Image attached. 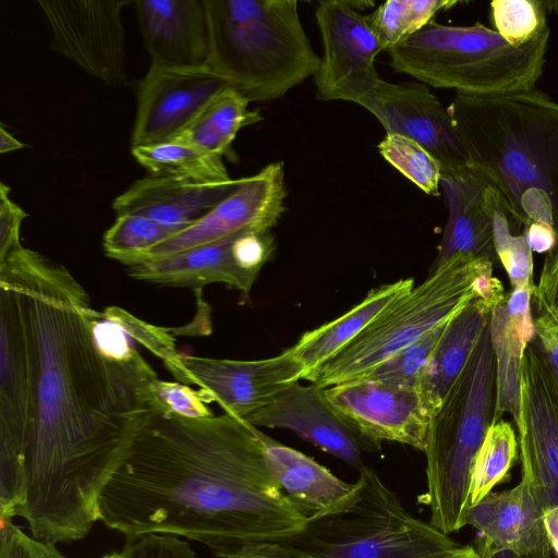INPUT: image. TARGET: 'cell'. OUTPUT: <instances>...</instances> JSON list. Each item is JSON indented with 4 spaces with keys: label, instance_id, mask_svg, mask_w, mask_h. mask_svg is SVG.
<instances>
[{
    "label": "cell",
    "instance_id": "cell-49",
    "mask_svg": "<svg viewBox=\"0 0 558 558\" xmlns=\"http://www.w3.org/2000/svg\"><path fill=\"white\" fill-rule=\"evenodd\" d=\"M24 147V144L15 138L9 131L1 124L0 126V153L5 154L17 150Z\"/></svg>",
    "mask_w": 558,
    "mask_h": 558
},
{
    "label": "cell",
    "instance_id": "cell-2",
    "mask_svg": "<svg viewBox=\"0 0 558 558\" xmlns=\"http://www.w3.org/2000/svg\"><path fill=\"white\" fill-rule=\"evenodd\" d=\"M259 432L228 413L157 410L99 496V521L125 539L173 535L229 558L250 543L300 533L308 519L274 476Z\"/></svg>",
    "mask_w": 558,
    "mask_h": 558
},
{
    "label": "cell",
    "instance_id": "cell-25",
    "mask_svg": "<svg viewBox=\"0 0 558 558\" xmlns=\"http://www.w3.org/2000/svg\"><path fill=\"white\" fill-rule=\"evenodd\" d=\"M234 238L129 266L128 274L136 280L171 287L196 289L223 283L248 295L257 275L239 264L233 252Z\"/></svg>",
    "mask_w": 558,
    "mask_h": 558
},
{
    "label": "cell",
    "instance_id": "cell-10",
    "mask_svg": "<svg viewBox=\"0 0 558 558\" xmlns=\"http://www.w3.org/2000/svg\"><path fill=\"white\" fill-rule=\"evenodd\" d=\"M360 10L355 1L322 0L317 4L323 56L314 78L319 100L359 105L381 80L374 63L384 50L369 14Z\"/></svg>",
    "mask_w": 558,
    "mask_h": 558
},
{
    "label": "cell",
    "instance_id": "cell-41",
    "mask_svg": "<svg viewBox=\"0 0 558 558\" xmlns=\"http://www.w3.org/2000/svg\"><path fill=\"white\" fill-rule=\"evenodd\" d=\"M93 333L100 352L110 359L125 360L137 351L125 330L102 313L93 323Z\"/></svg>",
    "mask_w": 558,
    "mask_h": 558
},
{
    "label": "cell",
    "instance_id": "cell-17",
    "mask_svg": "<svg viewBox=\"0 0 558 558\" xmlns=\"http://www.w3.org/2000/svg\"><path fill=\"white\" fill-rule=\"evenodd\" d=\"M228 83L208 65L150 64L138 85L131 148L177 137Z\"/></svg>",
    "mask_w": 558,
    "mask_h": 558
},
{
    "label": "cell",
    "instance_id": "cell-5",
    "mask_svg": "<svg viewBox=\"0 0 558 558\" xmlns=\"http://www.w3.org/2000/svg\"><path fill=\"white\" fill-rule=\"evenodd\" d=\"M550 28L521 47L482 24L454 26L432 21L387 50L390 65L417 82L457 94L490 97L536 88Z\"/></svg>",
    "mask_w": 558,
    "mask_h": 558
},
{
    "label": "cell",
    "instance_id": "cell-29",
    "mask_svg": "<svg viewBox=\"0 0 558 558\" xmlns=\"http://www.w3.org/2000/svg\"><path fill=\"white\" fill-rule=\"evenodd\" d=\"M131 153L150 177L198 182L231 180L221 157L211 155L186 142L171 140L137 146L132 147Z\"/></svg>",
    "mask_w": 558,
    "mask_h": 558
},
{
    "label": "cell",
    "instance_id": "cell-52",
    "mask_svg": "<svg viewBox=\"0 0 558 558\" xmlns=\"http://www.w3.org/2000/svg\"><path fill=\"white\" fill-rule=\"evenodd\" d=\"M101 558H122V555L120 551H118V553H111V554L105 555Z\"/></svg>",
    "mask_w": 558,
    "mask_h": 558
},
{
    "label": "cell",
    "instance_id": "cell-28",
    "mask_svg": "<svg viewBox=\"0 0 558 558\" xmlns=\"http://www.w3.org/2000/svg\"><path fill=\"white\" fill-rule=\"evenodd\" d=\"M251 101L227 87L217 94L196 118L173 140L190 143L211 155L232 158V143L239 131L263 120Z\"/></svg>",
    "mask_w": 558,
    "mask_h": 558
},
{
    "label": "cell",
    "instance_id": "cell-46",
    "mask_svg": "<svg viewBox=\"0 0 558 558\" xmlns=\"http://www.w3.org/2000/svg\"><path fill=\"white\" fill-rule=\"evenodd\" d=\"M523 234L533 252L549 253L558 246V233L547 223L531 222L524 227Z\"/></svg>",
    "mask_w": 558,
    "mask_h": 558
},
{
    "label": "cell",
    "instance_id": "cell-18",
    "mask_svg": "<svg viewBox=\"0 0 558 558\" xmlns=\"http://www.w3.org/2000/svg\"><path fill=\"white\" fill-rule=\"evenodd\" d=\"M245 422L256 428L288 429L359 472L366 466L361 439L329 405L324 388L315 384H294Z\"/></svg>",
    "mask_w": 558,
    "mask_h": 558
},
{
    "label": "cell",
    "instance_id": "cell-32",
    "mask_svg": "<svg viewBox=\"0 0 558 558\" xmlns=\"http://www.w3.org/2000/svg\"><path fill=\"white\" fill-rule=\"evenodd\" d=\"M459 3L456 0H388L369 16L383 50L387 51L430 23L439 11Z\"/></svg>",
    "mask_w": 558,
    "mask_h": 558
},
{
    "label": "cell",
    "instance_id": "cell-39",
    "mask_svg": "<svg viewBox=\"0 0 558 558\" xmlns=\"http://www.w3.org/2000/svg\"><path fill=\"white\" fill-rule=\"evenodd\" d=\"M0 558H69L57 545L26 534L13 520L0 521Z\"/></svg>",
    "mask_w": 558,
    "mask_h": 558
},
{
    "label": "cell",
    "instance_id": "cell-48",
    "mask_svg": "<svg viewBox=\"0 0 558 558\" xmlns=\"http://www.w3.org/2000/svg\"><path fill=\"white\" fill-rule=\"evenodd\" d=\"M544 523L550 547L558 557V507L544 511Z\"/></svg>",
    "mask_w": 558,
    "mask_h": 558
},
{
    "label": "cell",
    "instance_id": "cell-35",
    "mask_svg": "<svg viewBox=\"0 0 558 558\" xmlns=\"http://www.w3.org/2000/svg\"><path fill=\"white\" fill-rule=\"evenodd\" d=\"M490 8L495 31L513 47L531 43L548 26L541 0H494Z\"/></svg>",
    "mask_w": 558,
    "mask_h": 558
},
{
    "label": "cell",
    "instance_id": "cell-14",
    "mask_svg": "<svg viewBox=\"0 0 558 558\" xmlns=\"http://www.w3.org/2000/svg\"><path fill=\"white\" fill-rule=\"evenodd\" d=\"M189 385H196L206 403L245 421L281 392L303 379L304 367L292 351L263 360L238 361L180 354Z\"/></svg>",
    "mask_w": 558,
    "mask_h": 558
},
{
    "label": "cell",
    "instance_id": "cell-16",
    "mask_svg": "<svg viewBox=\"0 0 558 558\" xmlns=\"http://www.w3.org/2000/svg\"><path fill=\"white\" fill-rule=\"evenodd\" d=\"M525 478L543 512L558 507V401L530 342L521 364L520 418L515 423Z\"/></svg>",
    "mask_w": 558,
    "mask_h": 558
},
{
    "label": "cell",
    "instance_id": "cell-37",
    "mask_svg": "<svg viewBox=\"0 0 558 558\" xmlns=\"http://www.w3.org/2000/svg\"><path fill=\"white\" fill-rule=\"evenodd\" d=\"M102 316L119 324L133 341L159 357L179 383L189 385L187 376L180 362V354L175 350V341L169 333V329L150 325L117 306L107 307Z\"/></svg>",
    "mask_w": 558,
    "mask_h": 558
},
{
    "label": "cell",
    "instance_id": "cell-24",
    "mask_svg": "<svg viewBox=\"0 0 558 558\" xmlns=\"http://www.w3.org/2000/svg\"><path fill=\"white\" fill-rule=\"evenodd\" d=\"M259 435L274 476L308 520L340 509L355 496L359 481L344 482L303 452Z\"/></svg>",
    "mask_w": 558,
    "mask_h": 558
},
{
    "label": "cell",
    "instance_id": "cell-20",
    "mask_svg": "<svg viewBox=\"0 0 558 558\" xmlns=\"http://www.w3.org/2000/svg\"><path fill=\"white\" fill-rule=\"evenodd\" d=\"M133 4L150 64L207 65L209 35L204 0H136Z\"/></svg>",
    "mask_w": 558,
    "mask_h": 558
},
{
    "label": "cell",
    "instance_id": "cell-11",
    "mask_svg": "<svg viewBox=\"0 0 558 558\" xmlns=\"http://www.w3.org/2000/svg\"><path fill=\"white\" fill-rule=\"evenodd\" d=\"M51 48L110 87L128 84L122 11L128 0H38Z\"/></svg>",
    "mask_w": 558,
    "mask_h": 558
},
{
    "label": "cell",
    "instance_id": "cell-45",
    "mask_svg": "<svg viewBox=\"0 0 558 558\" xmlns=\"http://www.w3.org/2000/svg\"><path fill=\"white\" fill-rule=\"evenodd\" d=\"M229 558H315L283 539L250 543Z\"/></svg>",
    "mask_w": 558,
    "mask_h": 558
},
{
    "label": "cell",
    "instance_id": "cell-3",
    "mask_svg": "<svg viewBox=\"0 0 558 558\" xmlns=\"http://www.w3.org/2000/svg\"><path fill=\"white\" fill-rule=\"evenodd\" d=\"M448 110L472 166L506 211L524 227L543 222L558 233V102L536 88L456 94Z\"/></svg>",
    "mask_w": 558,
    "mask_h": 558
},
{
    "label": "cell",
    "instance_id": "cell-30",
    "mask_svg": "<svg viewBox=\"0 0 558 558\" xmlns=\"http://www.w3.org/2000/svg\"><path fill=\"white\" fill-rule=\"evenodd\" d=\"M519 457V441L511 423H493L476 456L470 488V507L480 502L508 477Z\"/></svg>",
    "mask_w": 558,
    "mask_h": 558
},
{
    "label": "cell",
    "instance_id": "cell-21",
    "mask_svg": "<svg viewBox=\"0 0 558 558\" xmlns=\"http://www.w3.org/2000/svg\"><path fill=\"white\" fill-rule=\"evenodd\" d=\"M241 182H223L147 175L135 181L114 198L112 208L118 215H140L180 232L210 211Z\"/></svg>",
    "mask_w": 558,
    "mask_h": 558
},
{
    "label": "cell",
    "instance_id": "cell-23",
    "mask_svg": "<svg viewBox=\"0 0 558 558\" xmlns=\"http://www.w3.org/2000/svg\"><path fill=\"white\" fill-rule=\"evenodd\" d=\"M532 289L514 288L506 301L495 305L489 316V333L495 361V408L493 423L509 413L520 418L521 364L535 335L531 312Z\"/></svg>",
    "mask_w": 558,
    "mask_h": 558
},
{
    "label": "cell",
    "instance_id": "cell-26",
    "mask_svg": "<svg viewBox=\"0 0 558 558\" xmlns=\"http://www.w3.org/2000/svg\"><path fill=\"white\" fill-rule=\"evenodd\" d=\"M493 306L474 299L448 319L423 373L420 391L433 418L464 371Z\"/></svg>",
    "mask_w": 558,
    "mask_h": 558
},
{
    "label": "cell",
    "instance_id": "cell-4",
    "mask_svg": "<svg viewBox=\"0 0 558 558\" xmlns=\"http://www.w3.org/2000/svg\"><path fill=\"white\" fill-rule=\"evenodd\" d=\"M207 65L250 101H269L315 76V52L296 0H204Z\"/></svg>",
    "mask_w": 558,
    "mask_h": 558
},
{
    "label": "cell",
    "instance_id": "cell-27",
    "mask_svg": "<svg viewBox=\"0 0 558 558\" xmlns=\"http://www.w3.org/2000/svg\"><path fill=\"white\" fill-rule=\"evenodd\" d=\"M414 288L412 278L373 289L350 311L303 333L290 348L304 367L303 378L354 339L377 315Z\"/></svg>",
    "mask_w": 558,
    "mask_h": 558
},
{
    "label": "cell",
    "instance_id": "cell-53",
    "mask_svg": "<svg viewBox=\"0 0 558 558\" xmlns=\"http://www.w3.org/2000/svg\"><path fill=\"white\" fill-rule=\"evenodd\" d=\"M475 547L477 548V550H478V553H480V555H481V558H484V554H483V551L481 550V548H480V547H477V546H475Z\"/></svg>",
    "mask_w": 558,
    "mask_h": 558
},
{
    "label": "cell",
    "instance_id": "cell-19",
    "mask_svg": "<svg viewBox=\"0 0 558 558\" xmlns=\"http://www.w3.org/2000/svg\"><path fill=\"white\" fill-rule=\"evenodd\" d=\"M440 189L448 219L432 270L457 256L498 258L494 244L493 199L496 189L472 165L442 173Z\"/></svg>",
    "mask_w": 558,
    "mask_h": 558
},
{
    "label": "cell",
    "instance_id": "cell-1",
    "mask_svg": "<svg viewBox=\"0 0 558 558\" xmlns=\"http://www.w3.org/2000/svg\"><path fill=\"white\" fill-rule=\"evenodd\" d=\"M15 283L28 329L33 395L11 511L31 535L68 544L99 521L98 500L122 452L157 410V374L136 351L125 360L98 349L100 315L62 265L22 244L0 257Z\"/></svg>",
    "mask_w": 558,
    "mask_h": 558
},
{
    "label": "cell",
    "instance_id": "cell-44",
    "mask_svg": "<svg viewBox=\"0 0 558 558\" xmlns=\"http://www.w3.org/2000/svg\"><path fill=\"white\" fill-rule=\"evenodd\" d=\"M10 189L0 184V257L21 244L20 229L26 213L9 195Z\"/></svg>",
    "mask_w": 558,
    "mask_h": 558
},
{
    "label": "cell",
    "instance_id": "cell-31",
    "mask_svg": "<svg viewBox=\"0 0 558 558\" xmlns=\"http://www.w3.org/2000/svg\"><path fill=\"white\" fill-rule=\"evenodd\" d=\"M179 232L144 216L118 215L104 234L102 246L108 257L129 267Z\"/></svg>",
    "mask_w": 558,
    "mask_h": 558
},
{
    "label": "cell",
    "instance_id": "cell-9",
    "mask_svg": "<svg viewBox=\"0 0 558 558\" xmlns=\"http://www.w3.org/2000/svg\"><path fill=\"white\" fill-rule=\"evenodd\" d=\"M33 395L28 329L15 283L0 272V515L14 504Z\"/></svg>",
    "mask_w": 558,
    "mask_h": 558
},
{
    "label": "cell",
    "instance_id": "cell-40",
    "mask_svg": "<svg viewBox=\"0 0 558 558\" xmlns=\"http://www.w3.org/2000/svg\"><path fill=\"white\" fill-rule=\"evenodd\" d=\"M120 553L122 558H197L187 541L159 534L126 539Z\"/></svg>",
    "mask_w": 558,
    "mask_h": 558
},
{
    "label": "cell",
    "instance_id": "cell-36",
    "mask_svg": "<svg viewBox=\"0 0 558 558\" xmlns=\"http://www.w3.org/2000/svg\"><path fill=\"white\" fill-rule=\"evenodd\" d=\"M448 319L377 365L361 378L420 388L425 367Z\"/></svg>",
    "mask_w": 558,
    "mask_h": 558
},
{
    "label": "cell",
    "instance_id": "cell-38",
    "mask_svg": "<svg viewBox=\"0 0 558 558\" xmlns=\"http://www.w3.org/2000/svg\"><path fill=\"white\" fill-rule=\"evenodd\" d=\"M153 392L170 413L186 418H204L215 415L206 405L199 390L179 381L155 380Z\"/></svg>",
    "mask_w": 558,
    "mask_h": 558
},
{
    "label": "cell",
    "instance_id": "cell-43",
    "mask_svg": "<svg viewBox=\"0 0 558 558\" xmlns=\"http://www.w3.org/2000/svg\"><path fill=\"white\" fill-rule=\"evenodd\" d=\"M532 298L537 307V314L558 312V247L547 253Z\"/></svg>",
    "mask_w": 558,
    "mask_h": 558
},
{
    "label": "cell",
    "instance_id": "cell-47",
    "mask_svg": "<svg viewBox=\"0 0 558 558\" xmlns=\"http://www.w3.org/2000/svg\"><path fill=\"white\" fill-rule=\"evenodd\" d=\"M476 546L483 551L484 558H551V550L532 554H517L510 550L495 549L481 537L476 541Z\"/></svg>",
    "mask_w": 558,
    "mask_h": 558
},
{
    "label": "cell",
    "instance_id": "cell-15",
    "mask_svg": "<svg viewBox=\"0 0 558 558\" xmlns=\"http://www.w3.org/2000/svg\"><path fill=\"white\" fill-rule=\"evenodd\" d=\"M359 105L369 111L387 133L405 136L423 146L440 162L442 173L472 165L448 108L427 85L390 83L381 78Z\"/></svg>",
    "mask_w": 558,
    "mask_h": 558
},
{
    "label": "cell",
    "instance_id": "cell-33",
    "mask_svg": "<svg viewBox=\"0 0 558 558\" xmlns=\"http://www.w3.org/2000/svg\"><path fill=\"white\" fill-rule=\"evenodd\" d=\"M383 158L424 193L438 196L442 167L418 143L393 133H387L378 144Z\"/></svg>",
    "mask_w": 558,
    "mask_h": 558
},
{
    "label": "cell",
    "instance_id": "cell-7",
    "mask_svg": "<svg viewBox=\"0 0 558 558\" xmlns=\"http://www.w3.org/2000/svg\"><path fill=\"white\" fill-rule=\"evenodd\" d=\"M495 361L489 322L471 357L429 423L426 492L420 496L430 513L429 523L445 534L465 526L474 462L493 424Z\"/></svg>",
    "mask_w": 558,
    "mask_h": 558
},
{
    "label": "cell",
    "instance_id": "cell-50",
    "mask_svg": "<svg viewBox=\"0 0 558 558\" xmlns=\"http://www.w3.org/2000/svg\"><path fill=\"white\" fill-rule=\"evenodd\" d=\"M444 558H481V556L475 546L461 545L456 551Z\"/></svg>",
    "mask_w": 558,
    "mask_h": 558
},
{
    "label": "cell",
    "instance_id": "cell-42",
    "mask_svg": "<svg viewBox=\"0 0 558 558\" xmlns=\"http://www.w3.org/2000/svg\"><path fill=\"white\" fill-rule=\"evenodd\" d=\"M535 335L531 343L537 351L558 401V331L547 319L538 315L534 318Z\"/></svg>",
    "mask_w": 558,
    "mask_h": 558
},
{
    "label": "cell",
    "instance_id": "cell-8",
    "mask_svg": "<svg viewBox=\"0 0 558 558\" xmlns=\"http://www.w3.org/2000/svg\"><path fill=\"white\" fill-rule=\"evenodd\" d=\"M359 473L349 504L281 539L315 558H444L461 547L408 511L372 468Z\"/></svg>",
    "mask_w": 558,
    "mask_h": 558
},
{
    "label": "cell",
    "instance_id": "cell-22",
    "mask_svg": "<svg viewBox=\"0 0 558 558\" xmlns=\"http://www.w3.org/2000/svg\"><path fill=\"white\" fill-rule=\"evenodd\" d=\"M464 522L477 530L480 537L495 549L517 554L553 550L544 512L523 477L511 489L490 493L471 506Z\"/></svg>",
    "mask_w": 558,
    "mask_h": 558
},
{
    "label": "cell",
    "instance_id": "cell-6",
    "mask_svg": "<svg viewBox=\"0 0 558 558\" xmlns=\"http://www.w3.org/2000/svg\"><path fill=\"white\" fill-rule=\"evenodd\" d=\"M494 263L457 256L432 270L377 315L354 339L303 379L322 388L357 379L446 322L474 299L493 307L507 299Z\"/></svg>",
    "mask_w": 558,
    "mask_h": 558
},
{
    "label": "cell",
    "instance_id": "cell-12",
    "mask_svg": "<svg viewBox=\"0 0 558 558\" xmlns=\"http://www.w3.org/2000/svg\"><path fill=\"white\" fill-rule=\"evenodd\" d=\"M324 396L360 439L425 450L432 417L420 388L357 378L324 388Z\"/></svg>",
    "mask_w": 558,
    "mask_h": 558
},
{
    "label": "cell",
    "instance_id": "cell-51",
    "mask_svg": "<svg viewBox=\"0 0 558 558\" xmlns=\"http://www.w3.org/2000/svg\"><path fill=\"white\" fill-rule=\"evenodd\" d=\"M544 316L547 322L550 324V326L558 331V312L551 313V314H538Z\"/></svg>",
    "mask_w": 558,
    "mask_h": 558
},
{
    "label": "cell",
    "instance_id": "cell-34",
    "mask_svg": "<svg viewBox=\"0 0 558 558\" xmlns=\"http://www.w3.org/2000/svg\"><path fill=\"white\" fill-rule=\"evenodd\" d=\"M506 208L496 191L493 199L494 244L498 260L502 264L512 289L534 290L533 251L524 234L513 235Z\"/></svg>",
    "mask_w": 558,
    "mask_h": 558
},
{
    "label": "cell",
    "instance_id": "cell-13",
    "mask_svg": "<svg viewBox=\"0 0 558 558\" xmlns=\"http://www.w3.org/2000/svg\"><path fill=\"white\" fill-rule=\"evenodd\" d=\"M286 197L283 165L269 163L259 172L241 178L240 184L203 218L151 248L136 264L169 257L243 232L270 231L284 211Z\"/></svg>",
    "mask_w": 558,
    "mask_h": 558
}]
</instances>
